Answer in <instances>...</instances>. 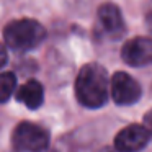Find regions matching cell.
I'll list each match as a JSON object with an SVG mask.
<instances>
[{
	"label": "cell",
	"mask_w": 152,
	"mask_h": 152,
	"mask_svg": "<svg viewBox=\"0 0 152 152\" xmlns=\"http://www.w3.org/2000/svg\"><path fill=\"white\" fill-rule=\"evenodd\" d=\"M144 126L147 128V131L152 134V110H151V111H149L147 115L144 116Z\"/></svg>",
	"instance_id": "11"
},
{
	"label": "cell",
	"mask_w": 152,
	"mask_h": 152,
	"mask_svg": "<svg viewBox=\"0 0 152 152\" xmlns=\"http://www.w3.org/2000/svg\"><path fill=\"white\" fill-rule=\"evenodd\" d=\"M151 141V132L144 124H129L115 137V149L118 152H139Z\"/></svg>",
	"instance_id": "6"
},
{
	"label": "cell",
	"mask_w": 152,
	"mask_h": 152,
	"mask_svg": "<svg viewBox=\"0 0 152 152\" xmlns=\"http://www.w3.org/2000/svg\"><path fill=\"white\" fill-rule=\"evenodd\" d=\"M98 21L102 30L113 38H118L124 31V21H123L121 12L115 4H103L98 8Z\"/></svg>",
	"instance_id": "7"
},
{
	"label": "cell",
	"mask_w": 152,
	"mask_h": 152,
	"mask_svg": "<svg viewBox=\"0 0 152 152\" xmlns=\"http://www.w3.org/2000/svg\"><path fill=\"white\" fill-rule=\"evenodd\" d=\"M17 87V77L13 72H2L0 74V103H5L13 95Z\"/></svg>",
	"instance_id": "9"
},
{
	"label": "cell",
	"mask_w": 152,
	"mask_h": 152,
	"mask_svg": "<svg viewBox=\"0 0 152 152\" xmlns=\"http://www.w3.org/2000/svg\"><path fill=\"white\" fill-rule=\"evenodd\" d=\"M110 95V80L103 66L90 62L80 69L75 79V96L87 108H100Z\"/></svg>",
	"instance_id": "1"
},
{
	"label": "cell",
	"mask_w": 152,
	"mask_h": 152,
	"mask_svg": "<svg viewBox=\"0 0 152 152\" xmlns=\"http://www.w3.org/2000/svg\"><path fill=\"white\" fill-rule=\"evenodd\" d=\"M4 38L10 49L15 53H25L43 43L46 38V30L36 20L23 18L10 21L4 30Z\"/></svg>",
	"instance_id": "2"
},
{
	"label": "cell",
	"mask_w": 152,
	"mask_h": 152,
	"mask_svg": "<svg viewBox=\"0 0 152 152\" xmlns=\"http://www.w3.org/2000/svg\"><path fill=\"white\" fill-rule=\"evenodd\" d=\"M7 64V49L4 44H0V69Z\"/></svg>",
	"instance_id": "10"
},
{
	"label": "cell",
	"mask_w": 152,
	"mask_h": 152,
	"mask_svg": "<svg viewBox=\"0 0 152 152\" xmlns=\"http://www.w3.org/2000/svg\"><path fill=\"white\" fill-rule=\"evenodd\" d=\"M121 57L131 67H144L152 64V38L139 36L126 41L121 49Z\"/></svg>",
	"instance_id": "5"
},
{
	"label": "cell",
	"mask_w": 152,
	"mask_h": 152,
	"mask_svg": "<svg viewBox=\"0 0 152 152\" xmlns=\"http://www.w3.org/2000/svg\"><path fill=\"white\" fill-rule=\"evenodd\" d=\"M100 152H118V151H116V149H111V147H103Z\"/></svg>",
	"instance_id": "13"
},
{
	"label": "cell",
	"mask_w": 152,
	"mask_h": 152,
	"mask_svg": "<svg viewBox=\"0 0 152 152\" xmlns=\"http://www.w3.org/2000/svg\"><path fill=\"white\" fill-rule=\"evenodd\" d=\"M43 152H54V151H43Z\"/></svg>",
	"instance_id": "14"
},
{
	"label": "cell",
	"mask_w": 152,
	"mask_h": 152,
	"mask_svg": "<svg viewBox=\"0 0 152 152\" xmlns=\"http://www.w3.org/2000/svg\"><path fill=\"white\" fill-rule=\"evenodd\" d=\"M12 145L17 152H43L49 145V132L30 121H23L12 132Z\"/></svg>",
	"instance_id": "3"
},
{
	"label": "cell",
	"mask_w": 152,
	"mask_h": 152,
	"mask_svg": "<svg viewBox=\"0 0 152 152\" xmlns=\"http://www.w3.org/2000/svg\"><path fill=\"white\" fill-rule=\"evenodd\" d=\"M147 26H149V28H151V30H152V12H151V13L147 15Z\"/></svg>",
	"instance_id": "12"
},
{
	"label": "cell",
	"mask_w": 152,
	"mask_h": 152,
	"mask_svg": "<svg viewBox=\"0 0 152 152\" xmlns=\"http://www.w3.org/2000/svg\"><path fill=\"white\" fill-rule=\"evenodd\" d=\"M110 92L116 105H134L141 98V85L126 72H116L111 77Z\"/></svg>",
	"instance_id": "4"
},
{
	"label": "cell",
	"mask_w": 152,
	"mask_h": 152,
	"mask_svg": "<svg viewBox=\"0 0 152 152\" xmlns=\"http://www.w3.org/2000/svg\"><path fill=\"white\" fill-rule=\"evenodd\" d=\"M17 98L20 103L26 105L28 108L36 110L43 105V98H44V90L38 80H28L26 83L18 88L17 92Z\"/></svg>",
	"instance_id": "8"
}]
</instances>
